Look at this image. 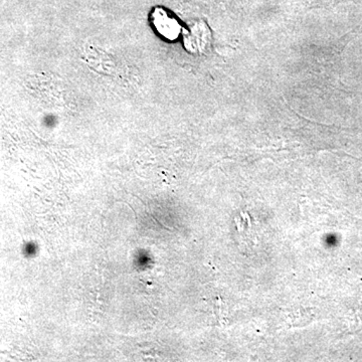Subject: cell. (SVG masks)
Returning a JSON list of instances; mask_svg holds the SVG:
<instances>
[{"instance_id": "obj_1", "label": "cell", "mask_w": 362, "mask_h": 362, "mask_svg": "<svg viewBox=\"0 0 362 362\" xmlns=\"http://www.w3.org/2000/svg\"><path fill=\"white\" fill-rule=\"evenodd\" d=\"M154 25L158 32L169 40H175L180 32V25L177 21L168 16L163 9H158L154 13Z\"/></svg>"}]
</instances>
